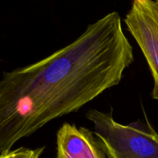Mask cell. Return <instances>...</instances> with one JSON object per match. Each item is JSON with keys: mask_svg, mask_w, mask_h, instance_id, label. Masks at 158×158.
I'll return each mask as SVG.
<instances>
[{"mask_svg": "<svg viewBox=\"0 0 158 158\" xmlns=\"http://www.w3.org/2000/svg\"><path fill=\"white\" fill-rule=\"evenodd\" d=\"M45 147L32 149L21 147L15 150H8L0 153V158H40L44 152Z\"/></svg>", "mask_w": 158, "mask_h": 158, "instance_id": "5b68a950", "label": "cell"}, {"mask_svg": "<svg viewBox=\"0 0 158 158\" xmlns=\"http://www.w3.org/2000/svg\"><path fill=\"white\" fill-rule=\"evenodd\" d=\"M56 158H107L94 131L64 122L56 133Z\"/></svg>", "mask_w": 158, "mask_h": 158, "instance_id": "277c9868", "label": "cell"}, {"mask_svg": "<svg viewBox=\"0 0 158 158\" xmlns=\"http://www.w3.org/2000/svg\"><path fill=\"white\" fill-rule=\"evenodd\" d=\"M123 22L146 59L154 81L151 95L158 101V0H133Z\"/></svg>", "mask_w": 158, "mask_h": 158, "instance_id": "3957f363", "label": "cell"}, {"mask_svg": "<svg viewBox=\"0 0 158 158\" xmlns=\"http://www.w3.org/2000/svg\"><path fill=\"white\" fill-rule=\"evenodd\" d=\"M94 134L107 158H158V133L149 122H117L109 112L94 108L86 113Z\"/></svg>", "mask_w": 158, "mask_h": 158, "instance_id": "7a4b0ae2", "label": "cell"}, {"mask_svg": "<svg viewBox=\"0 0 158 158\" xmlns=\"http://www.w3.org/2000/svg\"><path fill=\"white\" fill-rule=\"evenodd\" d=\"M134 60L133 46L114 11L45 58L4 71L0 81V153L118 85Z\"/></svg>", "mask_w": 158, "mask_h": 158, "instance_id": "6da1fadb", "label": "cell"}]
</instances>
